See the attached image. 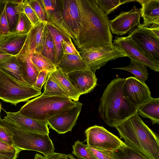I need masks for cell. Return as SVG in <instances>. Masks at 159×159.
I'll use <instances>...</instances> for the list:
<instances>
[{
  "label": "cell",
  "instance_id": "50",
  "mask_svg": "<svg viewBox=\"0 0 159 159\" xmlns=\"http://www.w3.org/2000/svg\"><path fill=\"white\" fill-rule=\"evenodd\" d=\"M1 0H0V6H1ZM1 35L0 33V36Z\"/></svg>",
  "mask_w": 159,
  "mask_h": 159
},
{
  "label": "cell",
  "instance_id": "36",
  "mask_svg": "<svg viewBox=\"0 0 159 159\" xmlns=\"http://www.w3.org/2000/svg\"><path fill=\"white\" fill-rule=\"evenodd\" d=\"M28 2L41 21L47 23L48 21L46 13L40 0H29Z\"/></svg>",
  "mask_w": 159,
  "mask_h": 159
},
{
  "label": "cell",
  "instance_id": "22",
  "mask_svg": "<svg viewBox=\"0 0 159 159\" xmlns=\"http://www.w3.org/2000/svg\"><path fill=\"white\" fill-rule=\"evenodd\" d=\"M56 67L66 74L88 68L80 55L67 54H64Z\"/></svg>",
  "mask_w": 159,
  "mask_h": 159
},
{
  "label": "cell",
  "instance_id": "19",
  "mask_svg": "<svg viewBox=\"0 0 159 159\" xmlns=\"http://www.w3.org/2000/svg\"><path fill=\"white\" fill-rule=\"evenodd\" d=\"M141 5V16L143 19L142 25L146 27L159 25V0L136 1Z\"/></svg>",
  "mask_w": 159,
  "mask_h": 159
},
{
  "label": "cell",
  "instance_id": "48",
  "mask_svg": "<svg viewBox=\"0 0 159 159\" xmlns=\"http://www.w3.org/2000/svg\"><path fill=\"white\" fill-rule=\"evenodd\" d=\"M34 159H44V157L39 154L36 153Z\"/></svg>",
  "mask_w": 159,
  "mask_h": 159
},
{
  "label": "cell",
  "instance_id": "33",
  "mask_svg": "<svg viewBox=\"0 0 159 159\" xmlns=\"http://www.w3.org/2000/svg\"><path fill=\"white\" fill-rule=\"evenodd\" d=\"M100 9L107 15L113 12L120 5L135 0H95Z\"/></svg>",
  "mask_w": 159,
  "mask_h": 159
},
{
  "label": "cell",
  "instance_id": "21",
  "mask_svg": "<svg viewBox=\"0 0 159 159\" xmlns=\"http://www.w3.org/2000/svg\"><path fill=\"white\" fill-rule=\"evenodd\" d=\"M47 27L52 37L55 51V66L56 67L64 54L62 42L71 41L70 37L51 23L48 22Z\"/></svg>",
  "mask_w": 159,
  "mask_h": 159
},
{
  "label": "cell",
  "instance_id": "23",
  "mask_svg": "<svg viewBox=\"0 0 159 159\" xmlns=\"http://www.w3.org/2000/svg\"><path fill=\"white\" fill-rule=\"evenodd\" d=\"M40 1L45 11L48 22L66 33L61 25L59 0H40Z\"/></svg>",
  "mask_w": 159,
  "mask_h": 159
},
{
  "label": "cell",
  "instance_id": "39",
  "mask_svg": "<svg viewBox=\"0 0 159 159\" xmlns=\"http://www.w3.org/2000/svg\"><path fill=\"white\" fill-rule=\"evenodd\" d=\"M20 151L13 146L6 143L0 139V153L18 157Z\"/></svg>",
  "mask_w": 159,
  "mask_h": 159
},
{
  "label": "cell",
  "instance_id": "34",
  "mask_svg": "<svg viewBox=\"0 0 159 159\" xmlns=\"http://www.w3.org/2000/svg\"><path fill=\"white\" fill-rule=\"evenodd\" d=\"M88 146L79 140L72 146V153L77 159H97L87 149Z\"/></svg>",
  "mask_w": 159,
  "mask_h": 159
},
{
  "label": "cell",
  "instance_id": "30",
  "mask_svg": "<svg viewBox=\"0 0 159 159\" xmlns=\"http://www.w3.org/2000/svg\"><path fill=\"white\" fill-rule=\"evenodd\" d=\"M112 152L115 159H149L143 154L127 145Z\"/></svg>",
  "mask_w": 159,
  "mask_h": 159
},
{
  "label": "cell",
  "instance_id": "2",
  "mask_svg": "<svg viewBox=\"0 0 159 159\" xmlns=\"http://www.w3.org/2000/svg\"><path fill=\"white\" fill-rule=\"evenodd\" d=\"M115 128L126 145L149 159H159V135L143 122L137 112Z\"/></svg>",
  "mask_w": 159,
  "mask_h": 159
},
{
  "label": "cell",
  "instance_id": "4",
  "mask_svg": "<svg viewBox=\"0 0 159 159\" xmlns=\"http://www.w3.org/2000/svg\"><path fill=\"white\" fill-rule=\"evenodd\" d=\"M78 102L67 97L41 95L28 100L19 112L27 117L47 121L57 114L75 105Z\"/></svg>",
  "mask_w": 159,
  "mask_h": 159
},
{
  "label": "cell",
  "instance_id": "32",
  "mask_svg": "<svg viewBox=\"0 0 159 159\" xmlns=\"http://www.w3.org/2000/svg\"><path fill=\"white\" fill-rule=\"evenodd\" d=\"M30 58L39 72L42 71L52 72L56 69V67L49 60L39 53L31 54Z\"/></svg>",
  "mask_w": 159,
  "mask_h": 159
},
{
  "label": "cell",
  "instance_id": "12",
  "mask_svg": "<svg viewBox=\"0 0 159 159\" xmlns=\"http://www.w3.org/2000/svg\"><path fill=\"white\" fill-rule=\"evenodd\" d=\"M140 8L134 6L128 11H122L115 18L109 20L111 33L118 36L130 34L141 24Z\"/></svg>",
  "mask_w": 159,
  "mask_h": 159
},
{
  "label": "cell",
  "instance_id": "10",
  "mask_svg": "<svg viewBox=\"0 0 159 159\" xmlns=\"http://www.w3.org/2000/svg\"><path fill=\"white\" fill-rule=\"evenodd\" d=\"M61 25L73 41L77 37L81 24V14L77 0H59Z\"/></svg>",
  "mask_w": 159,
  "mask_h": 159
},
{
  "label": "cell",
  "instance_id": "38",
  "mask_svg": "<svg viewBox=\"0 0 159 159\" xmlns=\"http://www.w3.org/2000/svg\"><path fill=\"white\" fill-rule=\"evenodd\" d=\"M6 0L0 12V33L1 35L10 33L8 23L6 12Z\"/></svg>",
  "mask_w": 159,
  "mask_h": 159
},
{
  "label": "cell",
  "instance_id": "6",
  "mask_svg": "<svg viewBox=\"0 0 159 159\" xmlns=\"http://www.w3.org/2000/svg\"><path fill=\"white\" fill-rule=\"evenodd\" d=\"M41 93L33 86L16 80L0 70V99L3 102L16 106Z\"/></svg>",
  "mask_w": 159,
  "mask_h": 159
},
{
  "label": "cell",
  "instance_id": "40",
  "mask_svg": "<svg viewBox=\"0 0 159 159\" xmlns=\"http://www.w3.org/2000/svg\"><path fill=\"white\" fill-rule=\"evenodd\" d=\"M87 148L97 159H115L112 151L96 150L88 146Z\"/></svg>",
  "mask_w": 159,
  "mask_h": 159
},
{
  "label": "cell",
  "instance_id": "26",
  "mask_svg": "<svg viewBox=\"0 0 159 159\" xmlns=\"http://www.w3.org/2000/svg\"><path fill=\"white\" fill-rule=\"evenodd\" d=\"M159 98H152L141 105L137 113L143 117L149 119L153 125L159 124Z\"/></svg>",
  "mask_w": 159,
  "mask_h": 159
},
{
  "label": "cell",
  "instance_id": "14",
  "mask_svg": "<svg viewBox=\"0 0 159 159\" xmlns=\"http://www.w3.org/2000/svg\"><path fill=\"white\" fill-rule=\"evenodd\" d=\"M113 43L121 49L130 59L143 64L155 71H159V62L145 55L128 36L116 37Z\"/></svg>",
  "mask_w": 159,
  "mask_h": 159
},
{
  "label": "cell",
  "instance_id": "43",
  "mask_svg": "<svg viewBox=\"0 0 159 159\" xmlns=\"http://www.w3.org/2000/svg\"><path fill=\"white\" fill-rule=\"evenodd\" d=\"M44 159H76L71 154H65L55 152L44 156Z\"/></svg>",
  "mask_w": 159,
  "mask_h": 159
},
{
  "label": "cell",
  "instance_id": "35",
  "mask_svg": "<svg viewBox=\"0 0 159 159\" xmlns=\"http://www.w3.org/2000/svg\"><path fill=\"white\" fill-rule=\"evenodd\" d=\"M33 25L23 12L20 13L14 31L16 33L27 34L32 29Z\"/></svg>",
  "mask_w": 159,
  "mask_h": 159
},
{
  "label": "cell",
  "instance_id": "44",
  "mask_svg": "<svg viewBox=\"0 0 159 159\" xmlns=\"http://www.w3.org/2000/svg\"><path fill=\"white\" fill-rule=\"evenodd\" d=\"M0 139L6 143L13 146V141L5 128L0 125Z\"/></svg>",
  "mask_w": 159,
  "mask_h": 159
},
{
  "label": "cell",
  "instance_id": "16",
  "mask_svg": "<svg viewBox=\"0 0 159 159\" xmlns=\"http://www.w3.org/2000/svg\"><path fill=\"white\" fill-rule=\"evenodd\" d=\"M6 116L4 118L7 121L22 129L43 134L49 133L46 121H42L32 119L16 112L5 111Z\"/></svg>",
  "mask_w": 159,
  "mask_h": 159
},
{
  "label": "cell",
  "instance_id": "49",
  "mask_svg": "<svg viewBox=\"0 0 159 159\" xmlns=\"http://www.w3.org/2000/svg\"><path fill=\"white\" fill-rule=\"evenodd\" d=\"M2 105H1V104L0 102V118H1V116H0V115H1V109H2Z\"/></svg>",
  "mask_w": 159,
  "mask_h": 159
},
{
  "label": "cell",
  "instance_id": "1",
  "mask_svg": "<svg viewBox=\"0 0 159 159\" xmlns=\"http://www.w3.org/2000/svg\"><path fill=\"white\" fill-rule=\"evenodd\" d=\"M81 14V24L74 40L80 50L100 47L112 44L108 16L94 0H77Z\"/></svg>",
  "mask_w": 159,
  "mask_h": 159
},
{
  "label": "cell",
  "instance_id": "3",
  "mask_svg": "<svg viewBox=\"0 0 159 159\" xmlns=\"http://www.w3.org/2000/svg\"><path fill=\"white\" fill-rule=\"evenodd\" d=\"M125 78L111 80L104 90L98 107L100 116L108 126L115 128L137 112L136 109L125 97L123 86Z\"/></svg>",
  "mask_w": 159,
  "mask_h": 159
},
{
  "label": "cell",
  "instance_id": "46",
  "mask_svg": "<svg viewBox=\"0 0 159 159\" xmlns=\"http://www.w3.org/2000/svg\"><path fill=\"white\" fill-rule=\"evenodd\" d=\"M11 56L0 49V62Z\"/></svg>",
  "mask_w": 159,
  "mask_h": 159
},
{
  "label": "cell",
  "instance_id": "15",
  "mask_svg": "<svg viewBox=\"0 0 159 159\" xmlns=\"http://www.w3.org/2000/svg\"><path fill=\"white\" fill-rule=\"evenodd\" d=\"M74 87L81 95L90 92L97 84L95 73L88 68L66 74Z\"/></svg>",
  "mask_w": 159,
  "mask_h": 159
},
{
  "label": "cell",
  "instance_id": "8",
  "mask_svg": "<svg viewBox=\"0 0 159 159\" xmlns=\"http://www.w3.org/2000/svg\"><path fill=\"white\" fill-rule=\"evenodd\" d=\"M85 133L87 145L96 150L113 151L126 145L103 126L93 125L87 129Z\"/></svg>",
  "mask_w": 159,
  "mask_h": 159
},
{
  "label": "cell",
  "instance_id": "18",
  "mask_svg": "<svg viewBox=\"0 0 159 159\" xmlns=\"http://www.w3.org/2000/svg\"><path fill=\"white\" fill-rule=\"evenodd\" d=\"M27 34H22L14 32L0 36V49L11 56H16L22 49Z\"/></svg>",
  "mask_w": 159,
  "mask_h": 159
},
{
  "label": "cell",
  "instance_id": "47",
  "mask_svg": "<svg viewBox=\"0 0 159 159\" xmlns=\"http://www.w3.org/2000/svg\"><path fill=\"white\" fill-rule=\"evenodd\" d=\"M17 157L0 153V159H16Z\"/></svg>",
  "mask_w": 159,
  "mask_h": 159
},
{
  "label": "cell",
  "instance_id": "24",
  "mask_svg": "<svg viewBox=\"0 0 159 159\" xmlns=\"http://www.w3.org/2000/svg\"><path fill=\"white\" fill-rule=\"evenodd\" d=\"M0 70L16 80L27 84L22 77L21 63L16 56H11L0 62Z\"/></svg>",
  "mask_w": 159,
  "mask_h": 159
},
{
  "label": "cell",
  "instance_id": "28",
  "mask_svg": "<svg viewBox=\"0 0 159 159\" xmlns=\"http://www.w3.org/2000/svg\"><path fill=\"white\" fill-rule=\"evenodd\" d=\"M147 67L143 64L132 59H130L129 65L125 66L112 68V69L121 70L128 71L135 76L139 80L145 83L148 76Z\"/></svg>",
  "mask_w": 159,
  "mask_h": 159
},
{
  "label": "cell",
  "instance_id": "29",
  "mask_svg": "<svg viewBox=\"0 0 159 159\" xmlns=\"http://www.w3.org/2000/svg\"><path fill=\"white\" fill-rule=\"evenodd\" d=\"M40 53L49 60L55 66L54 44L52 37L46 24L45 27L43 41Z\"/></svg>",
  "mask_w": 159,
  "mask_h": 159
},
{
  "label": "cell",
  "instance_id": "37",
  "mask_svg": "<svg viewBox=\"0 0 159 159\" xmlns=\"http://www.w3.org/2000/svg\"><path fill=\"white\" fill-rule=\"evenodd\" d=\"M22 8L23 12L25 13L31 22L33 26L38 25L41 22L34 11L28 4L27 0H23Z\"/></svg>",
  "mask_w": 159,
  "mask_h": 159
},
{
  "label": "cell",
  "instance_id": "7",
  "mask_svg": "<svg viewBox=\"0 0 159 159\" xmlns=\"http://www.w3.org/2000/svg\"><path fill=\"white\" fill-rule=\"evenodd\" d=\"M79 52L87 67L94 73L109 61L127 57L121 49L113 43L100 47L81 50Z\"/></svg>",
  "mask_w": 159,
  "mask_h": 159
},
{
  "label": "cell",
  "instance_id": "25",
  "mask_svg": "<svg viewBox=\"0 0 159 159\" xmlns=\"http://www.w3.org/2000/svg\"><path fill=\"white\" fill-rule=\"evenodd\" d=\"M56 68L55 70L49 72L52 76L69 98L74 101H78L80 95L71 84L66 74L59 68Z\"/></svg>",
  "mask_w": 159,
  "mask_h": 159
},
{
  "label": "cell",
  "instance_id": "17",
  "mask_svg": "<svg viewBox=\"0 0 159 159\" xmlns=\"http://www.w3.org/2000/svg\"><path fill=\"white\" fill-rule=\"evenodd\" d=\"M46 24L41 22L33 27L28 34L24 45L19 54L40 53L43 41Z\"/></svg>",
  "mask_w": 159,
  "mask_h": 159
},
{
  "label": "cell",
  "instance_id": "13",
  "mask_svg": "<svg viewBox=\"0 0 159 159\" xmlns=\"http://www.w3.org/2000/svg\"><path fill=\"white\" fill-rule=\"evenodd\" d=\"M82 105L78 101L75 105L57 114L46 121L48 125L59 134L71 131L76 124Z\"/></svg>",
  "mask_w": 159,
  "mask_h": 159
},
{
  "label": "cell",
  "instance_id": "27",
  "mask_svg": "<svg viewBox=\"0 0 159 159\" xmlns=\"http://www.w3.org/2000/svg\"><path fill=\"white\" fill-rule=\"evenodd\" d=\"M23 0H6V12L10 32H13L20 13L23 12Z\"/></svg>",
  "mask_w": 159,
  "mask_h": 159
},
{
  "label": "cell",
  "instance_id": "9",
  "mask_svg": "<svg viewBox=\"0 0 159 159\" xmlns=\"http://www.w3.org/2000/svg\"><path fill=\"white\" fill-rule=\"evenodd\" d=\"M128 36L145 55L159 62V37L148 28L141 24Z\"/></svg>",
  "mask_w": 159,
  "mask_h": 159
},
{
  "label": "cell",
  "instance_id": "45",
  "mask_svg": "<svg viewBox=\"0 0 159 159\" xmlns=\"http://www.w3.org/2000/svg\"><path fill=\"white\" fill-rule=\"evenodd\" d=\"M148 28L154 35L157 37H159V25L151 27Z\"/></svg>",
  "mask_w": 159,
  "mask_h": 159
},
{
  "label": "cell",
  "instance_id": "31",
  "mask_svg": "<svg viewBox=\"0 0 159 159\" xmlns=\"http://www.w3.org/2000/svg\"><path fill=\"white\" fill-rule=\"evenodd\" d=\"M42 95L48 96H61L68 97L57 83L48 72Z\"/></svg>",
  "mask_w": 159,
  "mask_h": 159
},
{
  "label": "cell",
  "instance_id": "20",
  "mask_svg": "<svg viewBox=\"0 0 159 159\" xmlns=\"http://www.w3.org/2000/svg\"><path fill=\"white\" fill-rule=\"evenodd\" d=\"M16 56L21 63L23 80L27 84L33 87L39 72L31 61L30 54H19Z\"/></svg>",
  "mask_w": 159,
  "mask_h": 159
},
{
  "label": "cell",
  "instance_id": "11",
  "mask_svg": "<svg viewBox=\"0 0 159 159\" xmlns=\"http://www.w3.org/2000/svg\"><path fill=\"white\" fill-rule=\"evenodd\" d=\"M122 89L126 99L136 110L152 97L150 89L145 83L134 77L125 79Z\"/></svg>",
  "mask_w": 159,
  "mask_h": 159
},
{
  "label": "cell",
  "instance_id": "42",
  "mask_svg": "<svg viewBox=\"0 0 159 159\" xmlns=\"http://www.w3.org/2000/svg\"><path fill=\"white\" fill-rule=\"evenodd\" d=\"M62 46L64 54L80 55L79 52L77 50L72 40H63L62 42Z\"/></svg>",
  "mask_w": 159,
  "mask_h": 159
},
{
  "label": "cell",
  "instance_id": "5",
  "mask_svg": "<svg viewBox=\"0 0 159 159\" xmlns=\"http://www.w3.org/2000/svg\"><path fill=\"white\" fill-rule=\"evenodd\" d=\"M0 125L5 128L11 138L13 146L21 151H34L44 156L54 152V146L49 134H41L22 129L1 118Z\"/></svg>",
  "mask_w": 159,
  "mask_h": 159
},
{
  "label": "cell",
  "instance_id": "41",
  "mask_svg": "<svg viewBox=\"0 0 159 159\" xmlns=\"http://www.w3.org/2000/svg\"><path fill=\"white\" fill-rule=\"evenodd\" d=\"M48 73V72L46 71L39 72L33 87L36 90L41 91L43 85L46 82Z\"/></svg>",
  "mask_w": 159,
  "mask_h": 159
}]
</instances>
